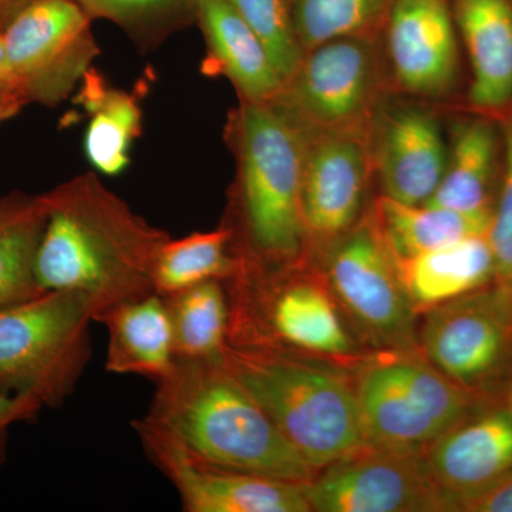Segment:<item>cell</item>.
<instances>
[{"instance_id": "6da1fadb", "label": "cell", "mask_w": 512, "mask_h": 512, "mask_svg": "<svg viewBox=\"0 0 512 512\" xmlns=\"http://www.w3.org/2000/svg\"><path fill=\"white\" fill-rule=\"evenodd\" d=\"M40 198V291L82 293L96 323L120 303L154 292V262L170 234L136 214L94 174L74 177Z\"/></svg>"}, {"instance_id": "7a4b0ae2", "label": "cell", "mask_w": 512, "mask_h": 512, "mask_svg": "<svg viewBox=\"0 0 512 512\" xmlns=\"http://www.w3.org/2000/svg\"><path fill=\"white\" fill-rule=\"evenodd\" d=\"M156 386L144 417L173 434L197 463L298 484L318 474L224 359H177Z\"/></svg>"}, {"instance_id": "3957f363", "label": "cell", "mask_w": 512, "mask_h": 512, "mask_svg": "<svg viewBox=\"0 0 512 512\" xmlns=\"http://www.w3.org/2000/svg\"><path fill=\"white\" fill-rule=\"evenodd\" d=\"M242 265L289 268L305 247L301 133L281 107L245 101L235 117Z\"/></svg>"}, {"instance_id": "277c9868", "label": "cell", "mask_w": 512, "mask_h": 512, "mask_svg": "<svg viewBox=\"0 0 512 512\" xmlns=\"http://www.w3.org/2000/svg\"><path fill=\"white\" fill-rule=\"evenodd\" d=\"M224 365L318 470L370 446L356 386L338 370L298 353L231 345Z\"/></svg>"}, {"instance_id": "5b68a950", "label": "cell", "mask_w": 512, "mask_h": 512, "mask_svg": "<svg viewBox=\"0 0 512 512\" xmlns=\"http://www.w3.org/2000/svg\"><path fill=\"white\" fill-rule=\"evenodd\" d=\"M370 446L424 454L434 441L488 404L490 394L461 386L417 349L384 350L355 383Z\"/></svg>"}, {"instance_id": "8992f818", "label": "cell", "mask_w": 512, "mask_h": 512, "mask_svg": "<svg viewBox=\"0 0 512 512\" xmlns=\"http://www.w3.org/2000/svg\"><path fill=\"white\" fill-rule=\"evenodd\" d=\"M92 309L82 293L46 291L0 309V392L59 409L92 359Z\"/></svg>"}, {"instance_id": "52a82bcc", "label": "cell", "mask_w": 512, "mask_h": 512, "mask_svg": "<svg viewBox=\"0 0 512 512\" xmlns=\"http://www.w3.org/2000/svg\"><path fill=\"white\" fill-rule=\"evenodd\" d=\"M3 40L16 89L47 107L77 90L100 53L76 0H30L3 26Z\"/></svg>"}, {"instance_id": "ba28073f", "label": "cell", "mask_w": 512, "mask_h": 512, "mask_svg": "<svg viewBox=\"0 0 512 512\" xmlns=\"http://www.w3.org/2000/svg\"><path fill=\"white\" fill-rule=\"evenodd\" d=\"M426 313V359L461 386L490 394L512 365V293L491 282Z\"/></svg>"}, {"instance_id": "9c48e42d", "label": "cell", "mask_w": 512, "mask_h": 512, "mask_svg": "<svg viewBox=\"0 0 512 512\" xmlns=\"http://www.w3.org/2000/svg\"><path fill=\"white\" fill-rule=\"evenodd\" d=\"M312 511H458V501L431 476L424 454L367 446L328 464L303 485Z\"/></svg>"}, {"instance_id": "30bf717a", "label": "cell", "mask_w": 512, "mask_h": 512, "mask_svg": "<svg viewBox=\"0 0 512 512\" xmlns=\"http://www.w3.org/2000/svg\"><path fill=\"white\" fill-rule=\"evenodd\" d=\"M330 288L353 320L386 350L417 349L412 303L372 220L333 249Z\"/></svg>"}, {"instance_id": "8fae6325", "label": "cell", "mask_w": 512, "mask_h": 512, "mask_svg": "<svg viewBox=\"0 0 512 512\" xmlns=\"http://www.w3.org/2000/svg\"><path fill=\"white\" fill-rule=\"evenodd\" d=\"M147 456L174 485L188 512H309L298 483L234 473L197 463L173 434L146 417L134 421Z\"/></svg>"}, {"instance_id": "7c38bea8", "label": "cell", "mask_w": 512, "mask_h": 512, "mask_svg": "<svg viewBox=\"0 0 512 512\" xmlns=\"http://www.w3.org/2000/svg\"><path fill=\"white\" fill-rule=\"evenodd\" d=\"M431 476L460 505L512 473V410L488 404L424 453Z\"/></svg>"}, {"instance_id": "4fadbf2b", "label": "cell", "mask_w": 512, "mask_h": 512, "mask_svg": "<svg viewBox=\"0 0 512 512\" xmlns=\"http://www.w3.org/2000/svg\"><path fill=\"white\" fill-rule=\"evenodd\" d=\"M389 52L407 90L446 92L457 72L454 18L447 0H393Z\"/></svg>"}, {"instance_id": "5bb4252c", "label": "cell", "mask_w": 512, "mask_h": 512, "mask_svg": "<svg viewBox=\"0 0 512 512\" xmlns=\"http://www.w3.org/2000/svg\"><path fill=\"white\" fill-rule=\"evenodd\" d=\"M362 150L349 138L329 137L305 154L302 218L306 241L332 244L355 222L365 194Z\"/></svg>"}, {"instance_id": "9a60e30c", "label": "cell", "mask_w": 512, "mask_h": 512, "mask_svg": "<svg viewBox=\"0 0 512 512\" xmlns=\"http://www.w3.org/2000/svg\"><path fill=\"white\" fill-rule=\"evenodd\" d=\"M370 79L369 50L352 37H343L323 43L311 50L309 57H303L288 82V92L279 96L288 97L289 109L305 119L332 126L359 113L369 93Z\"/></svg>"}, {"instance_id": "2e32d148", "label": "cell", "mask_w": 512, "mask_h": 512, "mask_svg": "<svg viewBox=\"0 0 512 512\" xmlns=\"http://www.w3.org/2000/svg\"><path fill=\"white\" fill-rule=\"evenodd\" d=\"M197 13L208 47L204 72L224 74L245 101H274L284 79L237 10L227 0H197Z\"/></svg>"}, {"instance_id": "e0dca14e", "label": "cell", "mask_w": 512, "mask_h": 512, "mask_svg": "<svg viewBox=\"0 0 512 512\" xmlns=\"http://www.w3.org/2000/svg\"><path fill=\"white\" fill-rule=\"evenodd\" d=\"M454 20L470 56L471 103L480 110L507 109L512 103V0H456Z\"/></svg>"}, {"instance_id": "ac0fdd59", "label": "cell", "mask_w": 512, "mask_h": 512, "mask_svg": "<svg viewBox=\"0 0 512 512\" xmlns=\"http://www.w3.org/2000/svg\"><path fill=\"white\" fill-rule=\"evenodd\" d=\"M446 165V147L430 116L404 111L390 121L379 148L386 197L403 204H426L439 188Z\"/></svg>"}, {"instance_id": "d6986e66", "label": "cell", "mask_w": 512, "mask_h": 512, "mask_svg": "<svg viewBox=\"0 0 512 512\" xmlns=\"http://www.w3.org/2000/svg\"><path fill=\"white\" fill-rule=\"evenodd\" d=\"M109 333L106 369L160 382L175 365L173 326L156 292L120 303L101 320Z\"/></svg>"}, {"instance_id": "ffe728a7", "label": "cell", "mask_w": 512, "mask_h": 512, "mask_svg": "<svg viewBox=\"0 0 512 512\" xmlns=\"http://www.w3.org/2000/svg\"><path fill=\"white\" fill-rule=\"evenodd\" d=\"M396 266L416 315L494 281L487 235L461 239Z\"/></svg>"}, {"instance_id": "44dd1931", "label": "cell", "mask_w": 512, "mask_h": 512, "mask_svg": "<svg viewBox=\"0 0 512 512\" xmlns=\"http://www.w3.org/2000/svg\"><path fill=\"white\" fill-rule=\"evenodd\" d=\"M491 217L493 211L403 204L384 195L377 201L372 222L394 264L399 265L461 239L487 235Z\"/></svg>"}, {"instance_id": "7402d4cb", "label": "cell", "mask_w": 512, "mask_h": 512, "mask_svg": "<svg viewBox=\"0 0 512 512\" xmlns=\"http://www.w3.org/2000/svg\"><path fill=\"white\" fill-rule=\"evenodd\" d=\"M77 101L89 116L84 131V156L103 175H119L130 164V151L143 128L136 94L110 86L97 70L84 74Z\"/></svg>"}, {"instance_id": "603a6c76", "label": "cell", "mask_w": 512, "mask_h": 512, "mask_svg": "<svg viewBox=\"0 0 512 512\" xmlns=\"http://www.w3.org/2000/svg\"><path fill=\"white\" fill-rule=\"evenodd\" d=\"M497 131L487 120H471L457 128L446 171L426 204L463 212L493 211L498 151Z\"/></svg>"}, {"instance_id": "cb8c5ba5", "label": "cell", "mask_w": 512, "mask_h": 512, "mask_svg": "<svg viewBox=\"0 0 512 512\" xmlns=\"http://www.w3.org/2000/svg\"><path fill=\"white\" fill-rule=\"evenodd\" d=\"M238 268L234 231L229 225L192 232L183 238L170 237L154 262V292L167 298L204 282H227L237 274Z\"/></svg>"}, {"instance_id": "d4e9b609", "label": "cell", "mask_w": 512, "mask_h": 512, "mask_svg": "<svg viewBox=\"0 0 512 512\" xmlns=\"http://www.w3.org/2000/svg\"><path fill=\"white\" fill-rule=\"evenodd\" d=\"M43 225L40 195L12 194L0 200V309L42 293L35 264Z\"/></svg>"}, {"instance_id": "484cf974", "label": "cell", "mask_w": 512, "mask_h": 512, "mask_svg": "<svg viewBox=\"0 0 512 512\" xmlns=\"http://www.w3.org/2000/svg\"><path fill=\"white\" fill-rule=\"evenodd\" d=\"M177 359L222 360L229 345V299L224 282H204L167 296Z\"/></svg>"}, {"instance_id": "4316f807", "label": "cell", "mask_w": 512, "mask_h": 512, "mask_svg": "<svg viewBox=\"0 0 512 512\" xmlns=\"http://www.w3.org/2000/svg\"><path fill=\"white\" fill-rule=\"evenodd\" d=\"M389 3L393 0H293V25L303 52L356 35Z\"/></svg>"}, {"instance_id": "83f0119b", "label": "cell", "mask_w": 512, "mask_h": 512, "mask_svg": "<svg viewBox=\"0 0 512 512\" xmlns=\"http://www.w3.org/2000/svg\"><path fill=\"white\" fill-rule=\"evenodd\" d=\"M265 46L285 84L301 66L303 49L286 0H227Z\"/></svg>"}, {"instance_id": "f1b7e54d", "label": "cell", "mask_w": 512, "mask_h": 512, "mask_svg": "<svg viewBox=\"0 0 512 512\" xmlns=\"http://www.w3.org/2000/svg\"><path fill=\"white\" fill-rule=\"evenodd\" d=\"M504 168L500 195L487 238L494 256V281L512 293V110L501 123Z\"/></svg>"}, {"instance_id": "f546056e", "label": "cell", "mask_w": 512, "mask_h": 512, "mask_svg": "<svg viewBox=\"0 0 512 512\" xmlns=\"http://www.w3.org/2000/svg\"><path fill=\"white\" fill-rule=\"evenodd\" d=\"M87 15L137 25L183 3V0H76Z\"/></svg>"}, {"instance_id": "4dcf8cb0", "label": "cell", "mask_w": 512, "mask_h": 512, "mask_svg": "<svg viewBox=\"0 0 512 512\" xmlns=\"http://www.w3.org/2000/svg\"><path fill=\"white\" fill-rule=\"evenodd\" d=\"M42 409L33 397L0 392V468L8 457L10 427L23 421H32Z\"/></svg>"}, {"instance_id": "1f68e13d", "label": "cell", "mask_w": 512, "mask_h": 512, "mask_svg": "<svg viewBox=\"0 0 512 512\" xmlns=\"http://www.w3.org/2000/svg\"><path fill=\"white\" fill-rule=\"evenodd\" d=\"M460 511L512 512V473L494 487L464 500Z\"/></svg>"}, {"instance_id": "d6a6232c", "label": "cell", "mask_w": 512, "mask_h": 512, "mask_svg": "<svg viewBox=\"0 0 512 512\" xmlns=\"http://www.w3.org/2000/svg\"><path fill=\"white\" fill-rule=\"evenodd\" d=\"M26 104L28 101L16 90L0 87V124L15 117Z\"/></svg>"}, {"instance_id": "836d02e7", "label": "cell", "mask_w": 512, "mask_h": 512, "mask_svg": "<svg viewBox=\"0 0 512 512\" xmlns=\"http://www.w3.org/2000/svg\"><path fill=\"white\" fill-rule=\"evenodd\" d=\"M0 87H6V89H13L18 92V89L15 87V83H13L8 56H6L5 40H3V28H0Z\"/></svg>"}, {"instance_id": "e575fe53", "label": "cell", "mask_w": 512, "mask_h": 512, "mask_svg": "<svg viewBox=\"0 0 512 512\" xmlns=\"http://www.w3.org/2000/svg\"><path fill=\"white\" fill-rule=\"evenodd\" d=\"M16 2V0H0V10L9 6L10 3Z\"/></svg>"}, {"instance_id": "d590c367", "label": "cell", "mask_w": 512, "mask_h": 512, "mask_svg": "<svg viewBox=\"0 0 512 512\" xmlns=\"http://www.w3.org/2000/svg\"><path fill=\"white\" fill-rule=\"evenodd\" d=\"M508 407L512 410V386L510 390V396H508Z\"/></svg>"}]
</instances>
